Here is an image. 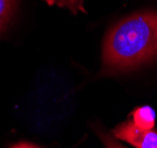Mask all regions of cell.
<instances>
[{
    "mask_svg": "<svg viewBox=\"0 0 157 148\" xmlns=\"http://www.w3.org/2000/svg\"><path fill=\"white\" fill-rule=\"evenodd\" d=\"M157 57V12H140L120 21L103 44V72L134 70Z\"/></svg>",
    "mask_w": 157,
    "mask_h": 148,
    "instance_id": "6da1fadb",
    "label": "cell"
},
{
    "mask_svg": "<svg viewBox=\"0 0 157 148\" xmlns=\"http://www.w3.org/2000/svg\"><path fill=\"white\" fill-rule=\"evenodd\" d=\"M113 133L117 139L130 143L135 148H157V130L142 129L132 121L120 123Z\"/></svg>",
    "mask_w": 157,
    "mask_h": 148,
    "instance_id": "7a4b0ae2",
    "label": "cell"
},
{
    "mask_svg": "<svg viewBox=\"0 0 157 148\" xmlns=\"http://www.w3.org/2000/svg\"><path fill=\"white\" fill-rule=\"evenodd\" d=\"M132 122L142 129H154L156 122V113L149 106L138 107L131 113Z\"/></svg>",
    "mask_w": 157,
    "mask_h": 148,
    "instance_id": "3957f363",
    "label": "cell"
},
{
    "mask_svg": "<svg viewBox=\"0 0 157 148\" xmlns=\"http://www.w3.org/2000/svg\"><path fill=\"white\" fill-rule=\"evenodd\" d=\"M17 6V0H0V34L11 21Z\"/></svg>",
    "mask_w": 157,
    "mask_h": 148,
    "instance_id": "277c9868",
    "label": "cell"
},
{
    "mask_svg": "<svg viewBox=\"0 0 157 148\" xmlns=\"http://www.w3.org/2000/svg\"><path fill=\"white\" fill-rule=\"evenodd\" d=\"M85 0H47L49 5H58L60 7H67L73 13L86 12L83 7Z\"/></svg>",
    "mask_w": 157,
    "mask_h": 148,
    "instance_id": "5b68a950",
    "label": "cell"
},
{
    "mask_svg": "<svg viewBox=\"0 0 157 148\" xmlns=\"http://www.w3.org/2000/svg\"><path fill=\"white\" fill-rule=\"evenodd\" d=\"M98 134H100V136H101L102 141L105 142V147L107 148H125V147H123L121 143H118V142H116L115 140H113L109 135H107V134H102L101 132H100Z\"/></svg>",
    "mask_w": 157,
    "mask_h": 148,
    "instance_id": "8992f818",
    "label": "cell"
},
{
    "mask_svg": "<svg viewBox=\"0 0 157 148\" xmlns=\"http://www.w3.org/2000/svg\"><path fill=\"white\" fill-rule=\"evenodd\" d=\"M11 148H40L35 145H32V143H27V142H19V143H15L13 145Z\"/></svg>",
    "mask_w": 157,
    "mask_h": 148,
    "instance_id": "52a82bcc",
    "label": "cell"
}]
</instances>
